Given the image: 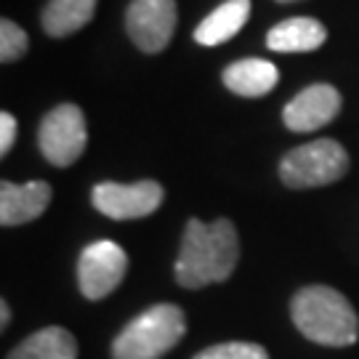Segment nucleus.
I'll return each mask as SVG.
<instances>
[{"instance_id":"15","label":"nucleus","mask_w":359,"mask_h":359,"mask_svg":"<svg viewBox=\"0 0 359 359\" xmlns=\"http://www.w3.org/2000/svg\"><path fill=\"white\" fill-rule=\"evenodd\" d=\"M99 0H48L43 11V29L51 38H67L88 25Z\"/></svg>"},{"instance_id":"12","label":"nucleus","mask_w":359,"mask_h":359,"mask_svg":"<svg viewBox=\"0 0 359 359\" xmlns=\"http://www.w3.org/2000/svg\"><path fill=\"white\" fill-rule=\"evenodd\" d=\"M250 16V0H226L216 11H210L194 29V40L205 48L231 40L245 27Z\"/></svg>"},{"instance_id":"17","label":"nucleus","mask_w":359,"mask_h":359,"mask_svg":"<svg viewBox=\"0 0 359 359\" xmlns=\"http://www.w3.org/2000/svg\"><path fill=\"white\" fill-rule=\"evenodd\" d=\"M194 359H269V354L258 344L229 341V344H216V346L203 348Z\"/></svg>"},{"instance_id":"9","label":"nucleus","mask_w":359,"mask_h":359,"mask_svg":"<svg viewBox=\"0 0 359 359\" xmlns=\"http://www.w3.org/2000/svg\"><path fill=\"white\" fill-rule=\"evenodd\" d=\"M338 112H341V93L333 86L317 83L301 90L293 102H287L283 109V120L295 133H309L333 123Z\"/></svg>"},{"instance_id":"16","label":"nucleus","mask_w":359,"mask_h":359,"mask_svg":"<svg viewBox=\"0 0 359 359\" xmlns=\"http://www.w3.org/2000/svg\"><path fill=\"white\" fill-rule=\"evenodd\" d=\"M29 48V38L19 25H13L11 19L0 22V62L11 65L16 59H22Z\"/></svg>"},{"instance_id":"6","label":"nucleus","mask_w":359,"mask_h":359,"mask_svg":"<svg viewBox=\"0 0 359 359\" xmlns=\"http://www.w3.org/2000/svg\"><path fill=\"white\" fill-rule=\"evenodd\" d=\"M126 271H128L126 250L112 240H96L80 253V261H77L80 293L88 301L107 298L117 285L123 283Z\"/></svg>"},{"instance_id":"18","label":"nucleus","mask_w":359,"mask_h":359,"mask_svg":"<svg viewBox=\"0 0 359 359\" xmlns=\"http://www.w3.org/2000/svg\"><path fill=\"white\" fill-rule=\"evenodd\" d=\"M13 142H16V120L11 117V112L0 115V154L11 152Z\"/></svg>"},{"instance_id":"20","label":"nucleus","mask_w":359,"mask_h":359,"mask_svg":"<svg viewBox=\"0 0 359 359\" xmlns=\"http://www.w3.org/2000/svg\"><path fill=\"white\" fill-rule=\"evenodd\" d=\"M277 3H295V0H277Z\"/></svg>"},{"instance_id":"19","label":"nucleus","mask_w":359,"mask_h":359,"mask_svg":"<svg viewBox=\"0 0 359 359\" xmlns=\"http://www.w3.org/2000/svg\"><path fill=\"white\" fill-rule=\"evenodd\" d=\"M8 320H11V309H8V304H6V301H0V325L6 327V325H8Z\"/></svg>"},{"instance_id":"10","label":"nucleus","mask_w":359,"mask_h":359,"mask_svg":"<svg viewBox=\"0 0 359 359\" xmlns=\"http://www.w3.org/2000/svg\"><path fill=\"white\" fill-rule=\"evenodd\" d=\"M51 187L46 181H29V184H0V224L3 226H19L29 224L46 213L51 203Z\"/></svg>"},{"instance_id":"11","label":"nucleus","mask_w":359,"mask_h":359,"mask_svg":"<svg viewBox=\"0 0 359 359\" xmlns=\"http://www.w3.org/2000/svg\"><path fill=\"white\" fill-rule=\"evenodd\" d=\"M325 40H327V29L322 27V22L309 16H295L271 27L266 35V46L280 53H306L317 51Z\"/></svg>"},{"instance_id":"8","label":"nucleus","mask_w":359,"mask_h":359,"mask_svg":"<svg viewBox=\"0 0 359 359\" xmlns=\"http://www.w3.org/2000/svg\"><path fill=\"white\" fill-rule=\"evenodd\" d=\"M126 29L139 51H165L176 32V0H130Z\"/></svg>"},{"instance_id":"13","label":"nucleus","mask_w":359,"mask_h":359,"mask_svg":"<svg viewBox=\"0 0 359 359\" xmlns=\"http://www.w3.org/2000/svg\"><path fill=\"white\" fill-rule=\"evenodd\" d=\"M280 80V72L271 62L264 59H243L234 62L224 69V86L237 93V96H248V99H258L266 96Z\"/></svg>"},{"instance_id":"7","label":"nucleus","mask_w":359,"mask_h":359,"mask_svg":"<svg viewBox=\"0 0 359 359\" xmlns=\"http://www.w3.org/2000/svg\"><path fill=\"white\" fill-rule=\"evenodd\" d=\"M163 187L157 181H139V184H115L104 181L93 187L90 203L93 208L115 221H130V218H144L154 213L163 205Z\"/></svg>"},{"instance_id":"14","label":"nucleus","mask_w":359,"mask_h":359,"mask_svg":"<svg viewBox=\"0 0 359 359\" xmlns=\"http://www.w3.org/2000/svg\"><path fill=\"white\" fill-rule=\"evenodd\" d=\"M6 359H77V344L65 327H43L25 338Z\"/></svg>"},{"instance_id":"3","label":"nucleus","mask_w":359,"mask_h":359,"mask_svg":"<svg viewBox=\"0 0 359 359\" xmlns=\"http://www.w3.org/2000/svg\"><path fill=\"white\" fill-rule=\"evenodd\" d=\"M187 333V317L176 304L149 306L130 320L112 344L115 359H160Z\"/></svg>"},{"instance_id":"5","label":"nucleus","mask_w":359,"mask_h":359,"mask_svg":"<svg viewBox=\"0 0 359 359\" xmlns=\"http://www.w3.org/2000/svg\"><path fill=\"white\" fill-rule=\"evenodd\" d=\"M88 142V128L83 109L75 104H59L43 117L38 130L40 152L56 168H67L80 160Z\"/></svg>"},{"instance_id":"2","label":"nucleus","mask_w":359,"mask_h":359,"mask_svg":"<svg viewBox=\"0 0 359 359\" xmlns=\"http://www.w3.org/2000/svg\"><path fill=\"white\" fill-rule=\"evenodd\" d=\"M290 317L309 341L320 346H351L359 338V317L346 295L327 285H309L293 295Z\"/></svg>"},{"instance_id":"1","label":"nucleus","mask_w":359,"mask_h":359,"mask_svg":"<svg viewBox=\"0 0 359 359\" xmlns=\"http://www.w3.org/2000/svg\"><path fill=\"white\" fill-rule=\"evenodd\" d=\"M237 261H240V237L229 218H218L213 224L189 218L176 261V283L189 290L224 283L229 280Z\"/></svg>"},{"instance_id":"4","label":"nucleus","mask_w":359,"mask_h":359,"mask_svg":"<svg viewBox=\"0 0 359 359\" xmlns=\"http://www.w3.org/2000/svg\"><path fill=\"white\" fill-rule=\"evenodd\" d=\"M346 170V149L333 139H317L285 154L280 163V179L290 189H314L341 181Z\"/></svg>"}]
</instances>
